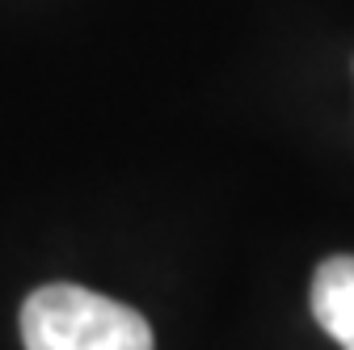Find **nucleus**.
Masks as SVG:
<instances>
[{
	"instance_id": "obj_1",
	"label": "nucleus",
	"mask_w": 354,
	"mask_h": 350,
	"mask_svg": "<svg viewBox=\"0 0 354 350\" xmlns=\"http://www.w3.org/2000/svg\"><path fill=\"white\" fill-rule=\"evenodd\" d=\"M21 342L26 350H152V329L131 304L51 283L21 304Z\"/></svg>"
},
{
	"instance_id": "obj_2",
	"label": "nucleus",
	"mask_w": 354,
	"mask_h": 350,
	"mask_svg": "<svg viewBox=\"0 0 354 350\" xmlns=\"http://www.w3.org/2000/svg\"><path fill=\"white\" fill-rule=\"evenodd\" d=\"M313 317L342 350H354V253H333L317 266Z\"/></svg>"
}]
</instances>
